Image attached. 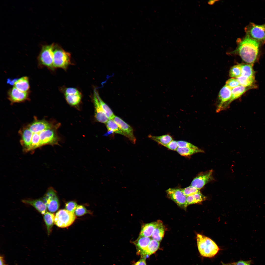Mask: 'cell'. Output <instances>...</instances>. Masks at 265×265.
I'll return each mask as SVG.
<instances>
[{
  "instance_id": "8992f818",
  "label": "cell",
  "mask_w": 265,
  "mask_h": 265,
  "mask_svg": "<svg viewBox=\"0 0 265 265\" xmlns=\"http://www.w3.org/2000/svg\"><path fill=\"white\" fill-rule=\"evenodd\" d=\"M54 45L53 43L50 45L43 46L38 57L40 65L51 69H54L53 62Z\"/></svg>"
},
{
  "instance_id": "3957f363",
  "label": "cell",
  "mask_w": 265,
  "mask_h": 265,
  "mask_svg": "<svg viewBox=\"0 0 265 265\" xmlns=\"http://www.w3.org/2000/svg\"><path fill=\"white\" fill-rule=\"evenodd\" d=\"M197 240L199 252L203 257H212L217 253L220 250L212 240L204 235L197 234Z\"/></svg>"
},
{
  "instance_id": "5bb4252c",
  "label": "cell",
  "mask_w": 265,
  "mask_h": 265,
  "mask_svg": "<svg viewBox=\"0 0 265 265\" xmlns=\"http://www.w3.org/2000/svg\"><path fill=\"white\" fill-rule=\"evenodd\" d=\"M117 124L122 131L124 136L127 138L133 144L136 143L132 128L119 117L115 116L113 119Z\"/></svg>"
},
{
  "instance_id": "d4e9b609",
  "label": "cell",
  "mask_w": 265,
  "mask_h": 265,
  "mask_svg": "<svg viewBox=\"0 0 265 265\" xmlns=\"http://www.w3.org/2000/svg\"><path fill=\"white\" fill-rule=\"evenodd\" d=\"M176 151L180 155L184 156L191 155L198 153L204 152L200 149H195L188 147H178Z\"/></svg>"
},
{
  "instance_id": "6da1fadb",
  "label": "cell",
  "mask_w": 265,
  "mask_h": 265,
  "mask_svg": "<svg viewBox=\"0 0 265 265\" xmlns=\"http://www.w3.org/2000/svg\"><path fill=\"white\" fill-rule=\"evenodd\" d=\"M58 126L53 121L35 117L32 121L23 126L18 132L23 151L32 152L44 146L58 145L56 131Z\"/></svg>"
},
{
  "instance_id": "7a4b0ae2",
  "label": "cell",
  "mask_w": 265,
  "mask_h": 265,
  "mask_svg": "<svg viewBox=\"0 0 265 265\" xmlns=\"http://www.w3.org/2000/svg\"><path fill=\"white\" fill-rule=\"evenodd\" d=\"M237 42L238 47L234 52L238 53L244 61L252 64L257 58L261 44L246 35L241 39H238Z\"/></svg>"
},
{
  "instance_id": "277c9868",
  "label": "cell",
  "mask_w": 265,
  "mask_h": 265,
  "mask_svg": "<svg viewBox=\"0 0 265 265\" xmlns=\"http://www.w3.org/2000/svg\"><path fill=\"white\" fill-rule=\"evenodd\" d=\"M53 66L66 69L71 64V54L57 45H54Z\"/></svg>"
},
{
  "instance_id": "d6a6232c",
  "label": "cell",
  "mask_w": 265,
  "mask_h": 265,
  "mask_svg": "<svg viewBox=\"0 0 265 265\" xmlns=\"http://www.w3.org/2000/svg\"><path fill=\"white\" fill-rule=\"evenodd\" d=\"M89 213L84 206L82 205H79L77 206L74 213L76 215L80 216Z\"/></svg>"
},
{
  "instance_id": "d590c367",
  "label": "cell",
  "mask_w": 265,
  "mask_h": 265,
  "mask_svg": "<svg viewBox=\"0 0 265 265\" xmlns=\"http://www.w3.org/2000/svg\"><path fill=\"white\" fill-rule=\"evenodd\" d=\"M178 147H188L195 149L199 148L196 146L188 142L183 141H177Z\"/></svg>"
},
{
  "instance_id": "7c38bea8",
  "label": "cell",
  "mask_w": 265,
  "mask_h": 265,
  "mask_svg": "<svg viewBox=\"0 0 265 265\" xmlns=\"http://www.w3.org/2000/svg\"><path fill=\"white\" fill-rule=\"evenodd\" d=\"M212 173V170L200 173L193 180L190 186L200 190L205 185L213 179Z\"/></svg>"
},
{
  "instance_id": "9a60e30c",
  "label": "cell",
  "mask_w": 265,
  "mask_h": 265,
  "mask_svg": "<svg viewBox=\"0 0 265 265\" xmlns=\"http://www.w3.org/2000/svg\"><path fill=\"white\" fill-rule=\"evenodd\" d=\"M22 201L32 206L42 214L47 212V207L42 198L32 200L23 199Z\"/></svg>"
},
{
  "instance_id": "e575fe53",
  "label": "cell",
  "mask_w": 265,
  "mask_h": 265,
  "mask_svg": "<svg viewBox=\"0 0 265 265\" xmlns=\"http://www.w3.org/2000/svg\"><path fill=\"white\" fill-rule=\"evenodd\" d=\"M77 206V204L75 202L71 201L66 204L65 208L66 210L74 213Z\"/></svg>"
},
{
  "instance_id": "4fadbf2b",
  "label": "cell",
  "mask_w": 265,
  "mask_h": 265,
  "mask_svg": "<svg viewBox=\"0 0 265 265\" xmlns=\"http://www.w3.org/2000/svg\"><path fill=\"white\" fill-rule=\"evenodd\" d=\"M8 96L12 104L23 102L29 99V92H22L14 87L9 91Z\"/></svg>"
},
{
  "instance_id": "ba28073f",
  "label": "cell",
  "mask_w": 265,
  "mask_h": 265,
  "mask_svg": "<svg viewBox=\"0 0 265 265\" xmlns=\"http://www.w3.org/2000/svg\"><path fill=\"white\" fill-rule=\"evenodd\" d=\"M46 205L47 210L51 213L56 212L59 207V200L55 190L50 187L42 198Z\"/></svg>"
},
{
  "instance_id": "8fae6325",
  "label": "cell",
  "mask_w": 265,
  "mask_h": 265,
  "mask_svg": "<svg viewBox=\"0 0 265 265\" xmlns=\"http://www.w3.org/2000/svg\"><path fill=\"white\" fill-rule=\"evenodd\" d=\"M99 97L98 92L94 91L93 100L95 108V117L98 121L106 123L109 119L103 109Z\"/></svg>"
},
{
  "instance_id": "ffe728a7",
  "label": "cell",
  "mask_w": 265,
  "mask_h": 265,
  "mask_svg": "<svg viewBox=\"0 0 265 265\" xmlns=\"http://www.w3.org/2000/svg\"><path fill=\"white\" fill-rule=\"evenodd\" d=\"M14 85V87L23 92H28L30 88L29 79L27 77L17 79Z\"/></svg>"
},
{
  "instance_id": "8d00e7d4",
  "label": "cell",
  "mask_w": 265,
  "mask_h": 265,
  "mask_svg": "<svg viewBox=\"0 0 265 265\" xmlns=\"http://www.w3.org/2000/svg\"><path fill=\"white\" fill-rule=\"evenodd\" d=\"M65 95H74L80 94L81 93L77 89L74 88H68L65 91Z\"/></svg>"
},
{
  "instance_id": "ab89813d",
  "label": "cell",
  "mask_w": 265,
  "mask_h": 265,
  "mask_svg": "<svg viewBox=\"0 0 265 265\" xmlns=\"http://www.w3.org/2000/svg\"><path fill=\"white\" fill-rule=\"evenodd\" d=\"M233 263L234 265H250V263L249 261L241 260Z\"/></svg>"
},
{
  "instance_id": "1f68e13d",
  "label": "cell",
  "mask_w": 265,
  "mask_h": 265,
  "mask_svg": "<svg viewBox=\"0 0 265 265\" xmlns=\"http://www.w3.org/2000/svg\"><path fill=\"white\" fill-rule=\"evenodd\" d=\"M181 189L186 197L200 192L199 190L190 186L184 189Z\"/></svg>"
},
{
  "instance_id": "7402d4cb",
  "label": "cell",
  "mask_w": 265,
  "mask_h": 265,
  "mask_svg": "<svg viewBox=\"0 0 265 265\" xmlns=\"http://www.w3.org/2000/svg\"><path fill=\"white\" fill-rule=\"evenodd\" d=\"M248 89V87L240 85L232 89L231 97L228 103V106L232 101L240 97Z\"/></svg>"
},
{
  "instance_id": "b9f144b4",
  "label": "cell",
  "mask_w": 265,
  "mask_h": 265,
  "mask_svg": "<svg viewBox=\"0 0 265 265\" xmlns=\"http://www.w3.org/2000/svg\"><path fill=\"white\" fill-rule=\"evenodd\" d=\"M221 263L222 265H234L233 263H229V264H225L223 263V262H221Z\"/></svg>"
},
{
  "instance_id": "52a82bcc",
  "label": "cell",
  "mask_w": 265,
  "mask_h": 265,
  "mask_svg": "<svg viewBox=\"0 0 265 265\" xmlns=\"http://www.w3.org/2000/svg\"><path fill=\"white\" fill-rule=\"evenodd\" d=\"M76 218L74 213L66 209H61L55 214L54 224L58 227H66L71 225Z\"/></svg>"
},
{
  "instance_id": "ac0fdd59",
  "label": "cell",
  "mask_w": 265,
  "mask_h": 265,
  "mask_svg": "<svg viewBox=\"0 0 265 265\" xmlns=\"http://www.w3.org/2000/svg\"><path fill=\"white\" fill-rule=\"evenodd\" d=\"M160 242L152 239L146 249L140 254L141 258H146L156 252L159 249Z\"/></svg>"
},
{
  "instance_id": "e0dca14e",
  "label": "cell",
  "mask_w": 265,
  "mask_h": 265,
  "mask_svg": "<svg viewBox=\"0 0 265 265\" xmlns=\"http://www.w3.org/2000/svg\"><path fill=\"white\" fill-rule=\"evenodd\" d=\"M157 223L152 233V239L160 242L164 235L165 228L162 222L160 220L157 221Z\"/></svg>"
},
{
  "instance_id": "4dcf8cb0",
  "label": "cell",
  "mask_w": 265,
  "mask_h": 265,
  "mask_svg": "<svg viewBox=\"0 0 265 265\" xmlns=\"http://www.w3.org/2000/svg\"><path fill=\"white\" fill-rule=\"evenodd\" d=\"M99 99L103 109L109 119H113L115 116L108 106L99 97Z\"/></svg>"
},
{
  "instance_id": "836d02e7",
  "label": "cell",
  "mask_w": 265,
  "mask_h": 265,
  "mask_svg": "<svg viewBox=\"0 0 265 265\" xmlns=\"http://www.w3.org/2000/svg\"><path fill=\"white\" fill-rule=\"evenodd\" d=\"M225 85L232 89L240 85L237 79L232 78L226 81Z\"/></svg>"
},
{
  "instance_id": "83f0119b",
  "label": "cell",
  "mask_w": 265,
  "mask_h": 265,
  "mask_svg": "<svg viewBox=\"0 0 265 265\" xmlns=\"http://www.w3.org/2000/svg\"><path fill=\"white\" fill-rule=\"evenodd\" d=\"M65 99L67 103L72 106L78 105L80 102L81 98V94L74 95H65Z\"/></svg>"
},
{
  "instance_id": "f35d334b",
  "label": "cell",
  "mask_w": 265,
  "mask_h": 265,
  "mask_svg": "<svg viewBox=\"0 0 265 265\" xmlns=\"http://www.w3.org/2000/svg\"><path fill=\"white\" fill-rule=\"evenodd\" d=\"M146 258H142L137 262L133 263L132 265H146Z\"/></svg>"
},
{
  "instance_id": "5b68a950",
  "label": "cell",
  "mask_w": 265,
  "mask_h": 265,
  "mask_svg": "<svg viewBox=\"0 0 265 265\" xmlns=\"http://www.w3.org/2000/svg\"><path fill=\"white\" fill-rule=\"evenodd\" d=\"M246 35L261 44L265 43V24L258 25L251 23L245 28Z\"/></svg>"
},
{
  "instance_id": "f546056e",
  "label": "cell",
  "mask_w": 265,
  "mask_h": 265,
  "mask_svg": "<svg viewBox=\"0 0 265 265\" xmlns=\"http://www.w3.org/2000/svg\"><path fill=\"white\" fill-rule=\"evenodd\" d=\"M242 64L232 66L230 68L229 76L232 78H237L241 76Z\"/></svg>"
},
{
  "instance_id": "f1b7e54d",
  "label": "cell",
  "mask_w": 265,
  "mask_h": 265,
  "mask_svg": "<svg viewBox=\"0 0 265 265\" xmlns=\"http://www.w3.org/2000/svg\"><path fill=\"white\" fill-rule=\"evenodd\" d=\"M237 79L240 85L247 87L251 86L255 81L254 77H248L241 76Z\"/></svg>"
},
{
  "instance_id": "2e32d148",
  "label": "cell",
  "mask_w": 265,
  "mask_h": 265,
  "mask_svg": "<svg viewBox=\"0 0 265 265\" xmlns=\"http://www.w3.org/2000/svg\"><path fill=\"white\" fill-rule=\"evenodd\" d=\"M152 239L149 237L139 236L135 240L132 242L135 245L137 254L140 255L147 248Z\"/></svg>"
},
{
  "instance_id": "4316f807",
  "label": "cell",
  "mask_w": 265,
  "mask_h": 265,
  "mask_svg": "<svg viewBox=\"0 0 265 265\" xmlns=\"http://www.w3.org/2000/svg\"><path fill=\"white\" fill-rule=\"evenodd\" d=\"M241 76L248 77H254V73L252 64L242 65Z\"/></svg>"
},
{
  "instance_id": "cb8c5ba5",
  "label": "cell",
  "mask_w": 265,
  "mask_h": 265,
  "mask_svg": "<svg viewBox=\"0 0 265 265\" xmlns=\"http://www.w3.org/2000/svg\"><path fill=\"white\" fill-rule=\"evenodd\" d=\"M206 197L200 192L186 197V200L188 206L201 202L206 199Z\"/></svg>"
},
{
  "instance_id": "484cf974",
  "label": "cell",
  "mask_w": 265,
  "mask_h": 265,
  "mask_svg": "<svg viewBox=\"0 0 265 265\" xmlns=\"http://www.w3.org/2000/svg\"><path fill=\"white\" fill-rule=\"evenodd\" d=\"M106 123V127L108 131L124 136L120 129L113 119H109Z\"/></svg>"
},
{
  "instance_id": "d6986e66",
  "label": "cell",
  "mask_w": 265,
  "mask_h": 265,
  "mask_svg": "<svg viewBox=\"0 0 265 265\" xmlns=\"http://www.w3.org/2000/svg\"><path fill=\"white\" fill-rule=\"evenodd\" d=\"M157 221L143 224L139 233V236L150 237L157 224Z\"/></svg>"
},
{
  "instance_id": "30bf717a",
  "label": "cell",
  "mask_w": 265,
  "mask_h": 265,
  "mask_svg": "<svg viewBox=\"0 0 265 265\" xmlns=\"http://www.w3.org/2000/svg\"><path fill=\"white\" fill-rule=\"evenodd\" d=\"M232 90L225 85L221 89L219 94V102L216 109L217 112H219L227 107L228 103L231 96Z\"/></svg>"
},
{
  "instance_id": "60d3db41",
  "label": "cell",
  "mask_w": 265,
  "mask_h": 265,
  "mask_svg": "<svg viewBox=\"0 0 265 265\" xmlns=\"http://www.w3.org/2000/svg\"><path fill=\"white\" fill-rule=\"evenodd\" d=\"M0 265H8L6 263L4 259V258L2 255H0Z\"/></svg>"
},
{
  "instance_id": "44dd1931",
  "label": "cell",
  "mask_w": 265,
  "mask_h": 265,
  "mask_svg": "<svg viewBox=\"0 0 265 265\" xmlns=\"http://www.w3.org/2000/svg\"><path fill=\"white\" fill-rule=\"evenodd\" d=\"M55 215L50 212H47L43 214V218L46 225L47 233L49 235L52 230V228L54 223Z\"/></svg>"
},
{
  "instance_id": "603a6c76",
  "label": "cell",
  "mask_w": 265,
  "mask_h": 265,
  "mask_svg": "<svg viewBox=\"0 0 265 265\" xmlns=\"http://www.w3.org/2000/svg\"><path fill=\"white\" fill-rule=\"evenodd\" d=\"M148 137L151 139L163 146L167 144L173 140L172 136L168 134L160 136L149 135L148 136Z\"/></svg>"
},
{
  "instance_id": "9c48e42d",
  "label": "cell",
  "mask_w": 265,
  "mask_h": 265,
  "mask_svg": "<svg viewBox=\"0 0 265 265\" xmlns=\"http://www.w3.org/2000/svg\"><path fill=\"white\" fill-rule=\"evenodd\" d=\"M168 197L179 206L186 210L188 206L186 200V197L181 189L170 188L166 191Z\"/></svg>"
},
{
  "instance_id": "74e56055",
  "label": "cell",
  "mask_w": 265,
  "mask_h": 265,
  "mask_svg": "<svg viewBox=\"0 0 265 265\" xmlns=\"http://www.w3.org/2000/svg\"><path fill=\"white\" fill-rule=\"evenodd\" d=\"M171 150H176L178 147L177 141L172 140L169 143L164 146Z\"/></svg>"
}]
</instances>
